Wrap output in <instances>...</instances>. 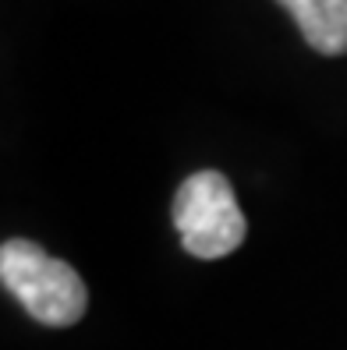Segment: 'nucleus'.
Wrapping results in <instances>:
<instances>
[{"label":"nucleus","instance_id":"nucleus-1","mask_svg":"<svg viewBox=\"0 0 347 350\" xmlns=\"http://www.w3.org/2000/svg\"><path fill=\"white\" fill-rule=\"evenodd\" d=\"M0 283L22 301L39 325H75L86 315L89 291L68 262L50 258L25 237H8L0 248Z\"/></svg>","mask_w":347,"mask_h":350},{"label":"nucleus","instance_id":"nucleus-2","mask_svg":"<svg viewBox=\"0 0 347 350\" xmlns=\"http://www.w3.org/2000/svg\"><path fill=\"white\" fill-rule=\"evenodd\" d=\"M174 226L185 252L202 262L237 252L244 234H248L237 195L220 170H198L177 188Z\"/></svg>","mask_w":347,"mask_h":350},{"label":"nucleus","instance_id":"nucleus-3","mask_svg":"<svg viewBox=\"0 0 347 350\" xmlns=\"http://www.w3.org/2000/svg\"><path fill=\"white\" fill-rule=\"evenodd\" d=\"M316 53H347V0H277Z\"/></svg>","mask_w":347,"mask_h":350}]
</instances>
